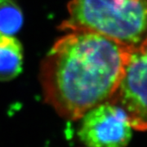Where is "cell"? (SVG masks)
<instances>
[{
    "instance_id": "2",
    "label": "cell",
    "mask_w": 147,
    "mask_h": 147,
    "mask_svg": "<svg viewBox=\"0 0 147 147\" xmlns=\"http://www.w3.org/2000/svg\"><path fill=\"white\" fill-rule=\"evenodd\" d=\"M62 31H89L129 50L147 44V0H70Z\"/></svg>"
},
{
    "instance_id": "3",
    "label": "cell",
    "mask_w": 147,
    "mask_h": 147,
    "mask_svg": "<svg viewBox=\"0 0 147 147\" xmlns=\"http://www.w3.org/2000/svg\"><path fill=\"white\" fill-rule=\"evenodd\" d=\"M79 120V140L86 147H127L132 127L126 112L107 100L86 112Z\"/></svg>"
},
{
    "instance_id": "1",
    "label": "cell",
    "mask_w": 147,
    "mask_h": 147,
    "mask_svg": "<svg viewBox=\"0 0 147 147\" xmlns=\"http://www.w3.org/2000/svg\"><path fill=\"white\" fill-rule=\"evenodd\" d=\"M130 52L99 34L66 32L40 65L45 102L61 118L79 120L92 108L112 99Z\"/></svg>"
},
{
    "instance_id": "5",
    "label": "cell",
    "mask_w": 147,
    "mask_h": 147,
    "mask_svg": "<svg viewBox=\"0 0 147 147\" xmlns=\"http://www.w3.org/2000/svg\"><path fill=\"white\" fill-rule=\"evenodd\" d=\"M24 50L15 36L0 35V82L16 78L22 71Z\"/></svg>"
},
{
    "instance_id": "6",
    "label": "cell",
    "mask_w": 147,
    "mask_h": 147,
    "mask_svg": "<svg viewBox=\"0 0 147 147\" xmlns=\"http://www.w3.org/2000/svg\"><path fill=\"white\" fill-rule=\"evenodd\" d=\"M24 24V14L16 0H0V35L15 36Z\"/></svg>"
},
{
    "instance_id": "4",
    "label": "cell",
    "mask_w": 147,
    "mask_h": 147,
    "mask_svg": "<svg viewBox=\"0 0 147 147\" xmlns=\"http://www.w3.org/2000/svg\"><path fill=\"white\" fill-rule=\"evenodd\" d=\"M111 101L126 112L134 130L147 131V44L130 52Z\"/></svg>"
}]
</instances>
